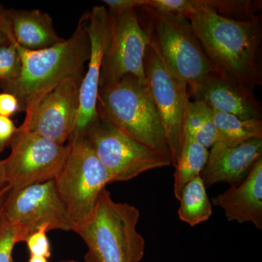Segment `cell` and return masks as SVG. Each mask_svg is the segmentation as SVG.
I'll return each mask as SVG.
<instances>
[{"label":"cell","mask_w":262,"mask_h":262,"mask_svg":"<svg viewBox=\"0 0 262 262\" xmlns=\"http://www.w3.org/2000/svg\"><path fill=\"white\" fill-rule=\"evenodd\" d=\"M198 40L219 72L253 91L262 84L261 18H226L209 10L189 15Z\"/></svg>","instance_id":"cell-1"},{"label":"cell","mask_w":262,"mask_h":262,"mask_svg":"<svg viewBox=\"0 0 262 262\" xmlns=\"http://www.w3.org/2000/svg\"><path fill=\"white\" fill-rule=\"evenodd\" d=\"M87 25L88 13L81 17L69 39L40 51L25 49L14 40L21 62L20 75L14 80L0 82V88L14 95L25 117L30 116L39 101L61 81L84 74L91 53Z\"/></svg>","instance_id":"cell-2"},{"label":"cell","mask_w":262,"mask_h":262,"mask_svg":"<svg viewBox=\"0 0 262 262\" xmlns=\"http://www.w3.org/2000/svg\"><path fill=\"white\" fill-rule=\"evenodd\" d=\"M140 212L129 203H117L105 188L94 212L74 229L88 247L85 262H139L145 239L137 230Z\"/></svg>","instance_id":"cell-3"},{"label":"cell","mask_w":262,"mask_h":262,"mask_svg":"<svg viewBox=\"0 0 262 262\" xmlns=\"http://www.w3.org/2000/svg\"><path fill=\"white\" fill-rule=\"evenodd\" d=\"M98 117L171 164L163 122L146 84L131 75L99 88Z\"/></svg>","instance_id":"cell-4"},{"label":"cell","mask_w":262,"mask_h":262,"mask_svg":"<svg viewBox=\"0 0 262 262\" xmlns=\"http://www.w3.org/2000/svg\"><path fill=\"white\" fill-rule=\"evenodd\" d=\"M136 11L149 44L170 72L188 88L218 71L207 56L186 17L147 6L137 8Z\"/></svg>","instance_id":"cell-5"},{"label":"cell","mask_w":262,"mask_h":262,"mask_svg":"<svg viewBox=\"0 0 262 262\" xmlns=\"http://www.w3.org/2000/svg\"><path fill=\"white\" fill-rule=\"evenodd\" d=\"M67 144V159L54 182L75 229L91 216L100 194L113 182L86 138L70 139Z\"/></svg>","instance_id":"cell-6"},{"label":"cell","mask_w":262,"mask_h":262,"mask_svg":"<svg viewBox=\"0 0 262 262\" xmlns=\"http://www.w3.org/2000/svg\"><path fill=\"white\" fill-rule=\"evenodd\" d=\"M9 146V156L2 163L7 184L13 190L53 180L61 170L69 150L67 144L19 127Z\"/></svg>","instance_id":"cell-7"},{"label":"cell","mask_w":262,"mask_h":262,"mask_svg":"<svg viewBox=\"0 0 262 262\" xmlns=\"http://www.w3.org/2000/svg\"><path fill=\"white\" fill-rule=\"evenodd\" d=\"M146 85L163 122L171 165L177 166L184 141V123L189 96L187 84L170 72L151 44L144 58Z\"/></svg>","instance_id":"cell-8"},{"label":"cell","mask_w":262,"mask_h":262,"mask_svg":"<svg viewBox=\"0 0 262 262\" xmlns=\"http://www.w3.org/2000/svg\"><path fill=\"white\" fill-rule=\"evenodd\" d=\"M86 139L113 182H127L149 170L171 165L99 117Z\"/></svg>","instance_id":"cell-9"},{"label":"cell","mask_w":262,"mask_h":262,"mask_svg":"<svg viewBox=\"0 0 262 262\" xmlns=\"http://www.w3.org/2000/svg\"><path fill=\"white\" fill-rule=\"evenodd\" d=\"M108 13L110 40L103 58L99 88L118 82L127 75L146 84L144 58L149 40L136 9Z\"/></svg>","instance_id":"cell-10"},{"label":"cell","mask_w":262,"mask_h":262,"mask_svg":"<svg viewBox=\"0 0 262 262\" xmlns=\"http://www.w3.org/2000/svg\"><path fill=\"white\" fill-rule=\"evenodd\" d=\"M3 211L21 230L24 238L41 227L73 231L74 225L54 179L10 192Z\"/></svg>","instance_id":"cell-11"},{"label":"cell","mask_w":262,"mask_h":262,"mask_svg":"<svg viewBox=\"0 0 262 262\" xmlns=\"http://www.w3.org/2000/svg\"><path fill=\"white\" fill-rule=\"evenodd\" d=\"M83 76H74L61 81L39 101L19 128L39 134L60 144L68 142L78 117L80 88Z\"/></svg>","instance_id":"cell-12"},{"label":"cell","mask_w":262,"mask_h":262,"mask_svg":"<svg viewBox=\"0 0 262 262\" xmlns=\"http://www.w3.org/2000/svg\"><path fill=\"white\" fill-rule=\"evenodd\" d=\"M87 29L91 42L89 67L81 82L78 117L70 139L86 138L98 120L97 101L101 66L110 40V16L104 5L95 6L88 13Z\"/></svg>","instance_id":"cell-13"},{"label":"cell","mask_w":262,"mask_h":262,"mask_svg":"<svg viewBox=\"0 0 262 262\" xmlns=\"http://www.w3.org/2000/svg\"><path fill=\"white\" fill-rule=\"evenodd\" d=\"M192 101L241 120H261L262 107L253 90L219 72H212L188 90Z\"/></svg>","instance_id":"cell-14"},{"label":"cell","mask_w":262,"mask_h":262,"mask_svg":"<svg viewBox=\"0 0 262 262\" xmlns=\"http://www.w3.org/2000/svg\"><path fill=\"white\" fill-rule=\"evenodd\" d=\"M262 158V138L228 146L217 141L211 147L201 177L206 188L216 183L233 185L247 177L253 165Z\"/></svg>","instance_id":"cell-15"},{"label":"cell","mask_w":262,"mask_h":262,"mask_svg":"<svg viewBox=\"0 0 262 262\" xmlns=\"http://www.w3.org/2000/svg\"><path fill=\"white\" fill-rule=\"evenodd\" d=\"M229 222H250L262 229V158L253 165L242 182L231 185L226 192L212 199Z\"/></svg>","instance_id":"cell-16"},{"label":"cell","mask_w":262,"mask_h":262,"mask_svg":"<svg viewBox=\"0 0 262 262\" xmlns=\"http://www.w3.org/2000/svg\"><path fill=\"white\" fill-rule=\"evenodd\" d=\"M15 42L29 51H40L63 42L57 34L53 19L39 10H7Z\"/></svg>","instance_id":"cell-17"},{"label":"cell","mask_w":262,"mask_h":262,"mask_svg":"<svg viewBox=\"0 0 262 262\" xmlns=\"http://www.w3.org/2000/svg\"><path fill=\"white\" fill-rule=\"evenodd\" d=\"M147 6L160 11L189 15L209 10L226 18L246 20L257 15L261 1L250 0H148Z\"/></svg>","instance_id":"cell-18"},{"label":"cell","mask_w":262,"mask_h":262,"mask_svg":"<svg viewBox=\"0 0 262 262\" xmlns=\"http://www.w3.org/2000/svg\"><path fill=\"white\" fill-rule=\"evenodd\" d=\"M179 201V219L191 227L207 222L213 213L212 203L201 176L186 184Z\"/></svg>","instance_id":"cell-19"},{"label":"cell","mask_w":262,"mask_h":262,"mask_svg":"<svg viewBox=\"0 0 262 262\" xmlns=\"http://www.w3.org/2000/svg\"><path fill=\"white\" fill-rule=\"evenodd\" d=\"M208 154L209 150L188 136H184L182 152L174 173L173 193L178 201L186 184L201 176L206 166Z\"/></svg>","instance_id":"cell-20"},{"label":"cell","mask_w":262,"mask_h":262,"mask_svg":"<svg viewBox=\"0 0 262 262\" xmlns=\"http://www.w3.org/2000/svg\"><path fill=\"white\" fill-rule=\"evenodd\" d=\"M218 141L235 146L262 138L261 120H241L234 115L213 110Z\"/></svg>","instance_id":"cell-21"},{"label":"cell","mask_w":262,"mask_h":262,"mask_svg":"<svg viewBox=\"0 0 262 262\" xmlns=\"http://www.w3.org/2000/svg\"><path fill=\"white\" fill-rule=\"evenodd\" d=\"M184 136L208 149L218 141L213 111L206 103L189 99L184 119Z\"/></svg>","instance_id":"cell-22"},{"label":"cell","mask_w":262,"mask_h":262,"mask_svg":"<svg viewBox=\"0 0 262 262\" xmlns=\"http://www.w3.org/2000/svg\"><path fill=\"white\" fill-rule=\"evenodd\" d=\"M25 242L21 230L6 216L0 213V262H15L13 251L15 244Z\"/></svg>","instance_id":"cell-23"},{"label":"cell","mask_w":262,"mask_h":262,"mask_svg":"<svg viewBox=\"0 0 262 262\" xmlns=\"http://www.w3.org/2000/svg\"><path fill=\"white\" fill-rule=\"evenodd\" d=\"M14 40L0 46V82L14 80L20 75L21 62Z\"/></svg>","instance_id":"cell-24"},{"label":"cell","mask_w":262,"mask_h":262,"mask_svg":"<svg viewBox=\"0 0 262 262\" xmlns=\"http://www.w3.org/2000/svg\"><path fill=\"white\" fill-rule=\"evenodd\" d=\"M48 232L46 227H41L26 239L30 256H42L46 258L51 256V245L47 237Z\"/></svg>","instance_id":"cell-25"},{"label":"cell","mask_w":262,"mask_h":262,"mask_svg":"<svg viewBox=\"0 0 262 262\" xmlns=\"http://www.w3.org/2000/svg\"><path fill=\"white\" fill-rule=\"evenodd\" d=\"M17 130L18 127L10 117L0 115V154L10 145Z\"/></svg>","instance_id":"cell-26"},{"label":"cell","mask_w":262,"mask_h":262,"mask_svg":"<svg viewBox=\"0 0 262 262\" xmlns=\"http://www.w3.org/2000/svg\"><path fill=\"white\" fill-rule=\"evenodd\" d=\"M102 3L108 7L110 13H120L144 6L146 0H103Z\"/></svg>","instance_id":"cell-27"},{"label":"cell","mask_w":262,"mask_h":262,"mask_svg":"<svg viewBox=\"0 0 262 262\" xmlns=\"http://www.w3.org/2000/svg\"><path fill=\"white\" fill-rule=\"evenodd\" d=\"M18 112H20V106L14 95L5 92L0 94V115L10 117Z\"/></svg>","instance_id":"cell-28"},{"label":"cell","mask_w":262,"mask_h":262,"mask_svg":"<svg viewBox=\"0 0 262 262\" xmlns=\"http://www.w3.org/2000/svg\"><path fill=\"white\" fill-rule=\"evenodd\" d=\"M13 39L11 26L5 10V13L0 15V46L10 44Z\"/></svg>","instance_id":"cell-29"},{"label":"cell","mask_w":262,"mask_h":262,"mask_svg":"<svg viewBox=\"0 0 262 262\" xmlns=\"http://www.w3.org/2000/svg\"><path fill=\"white\" fill-rule=\"evenodd\" d=\"M12 189L8 184L0 189V213L3 211V207L5 206V202L8 199Z\"/></svg>","instance_id":"cell-30"},{"label":"cell","mask_w":262,"mask_h":262,"mask_svg":"<svg viewBox=\"0 0 262 262\" xmlns=\"http://www.w3.org/2000/svg\"><path fill=\"white\" fill-rule=\"evenodd\" d=\"M6 179H5L4 170H3L2 160H0V189L7 185Z\"/></svg>","instance_id":"cell-31"},{"label":"cell","mask_w":262,"mask_h":262,"mask_svg":"<svg viewBox=\"0 0 262 262\" xmlns=\"http://www.w3.org/2000/svg\"><path fill=\"white\" fill-rule=\"evenodd\" d=\"M29 262H48V258L42 257V256H30Z\"/></svg>","instance_id":"cell-32"},{"label":"cell","mask_w":262,"mask_h":262,"mask_svg":"<svg viewBox=\"0 0 262 262\" xmlns=\"http://www.w3.org/2000/svg\"><path fill=\"white\" fill-rule=\"evenodd\" d=\"M5 10L4 8H3V7L0 5V15H3V13H5Z\"/></svg>","instance_id":"cell-33"},{"label":"cell","mask_w":262,"mask_h":262,"mask_svg":"<svg viewBox=\"0 0 262 262\" xmlns=\"http://www.w3.org/2000/svg\"><path fill=\"white\" fill-rule=\"evenodd\" d=\"M59 262H79L77 261H75V260H65V261H61Z\"/></svg>","instance_id":"cell-34"}]
</instances>
